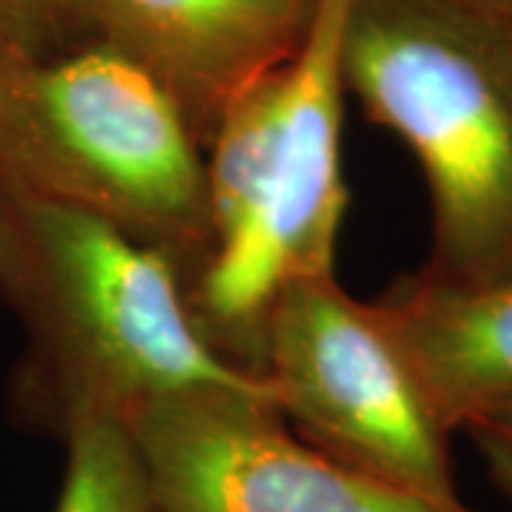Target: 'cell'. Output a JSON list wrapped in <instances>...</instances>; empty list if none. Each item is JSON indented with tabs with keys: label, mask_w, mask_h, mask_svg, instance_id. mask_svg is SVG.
Masks as SVG:
<instances>
[{
	"label": "cell",
	"mask_w": 512,
	"mask_h": 512,
	"mask_svg": "<svg viewBox=\"0 0 512 512\" xmlns=\"http://www.w3.org/2000/svg\"><path fill=\"white\" fill-rule=\"evenodd\" d=\"M0 302L26 336L12 407L60 439L77 421H128L188 390L265 384L205 345L171 259L3 174Z\"/></svg>",
	"instance_id": "1"
},
{
	"label": "cell",
	"mask_w": 512,
	"mask_h": 512,
	"mask_svg": "<svg viewBox=\"0 0 512 512\" xmlns=\"http://www.w3.org/2000/svg\"><path fill=\"white\" fill-rule=\"evenodd\" d=\"M353 3L316 0L291 60L234 97L202 146L211 254L188 285V308L205 345L254 376L276 296L333 274L348 211L342 120Z\"/></svg>",
	"instance_id": "2"
},
{
	"label": "cell",
	"mask_w": 512,
	"mask_h": 512,
	"mask_svg": "<svg viewBox=\"0 0 512 512\" xmlns=\"http://www.w3.org/2000/svg\"><path fill=\"white\" fill-rule=\"evenodd\" d=\"M345 80L393 131L430 191L424 271L450 282L512 274V35L467 0H356Z\"/></svg>",
	"instance_id": "3"
},
{
	"label": "cell",
	"mask_w": 512,
	"mask_h": 512,
	"mask_svg": "<svg viewBox=\"0 0 512 512\" xmlns=\"http://www.w3.org/2000/svg\"><path fill=\"white\" fill-rule=\"evenodd\" d=\"M0 174L117 225L185 285L208 262L202 146L163 86L103 40L46 57L0 43Z\"/></svg>",
	"instance_id": "4"
},
{
	"label": "cell",
	"mask_w": 512,
	"mask_h": 512,
	"mask_svg": "<svg viewBox=\"0 0 512 512\" xmlns=\"http://www.w3.org/2000/svg\"><path fill=\"white\" fill-rule=\"evenodd\" d=\"M259 376L279 416L325 456L441 512H473L453 484V433L376 305L353 299L336 274L293 282L276 296Z\"/></svg>",
	"instance_id": "5"
},
{
	"label": "cell",
	"mask_w": 512,
	"mask_h": 512,
	"mask_svg": "<svg viewBox=\"0 0 512 512\" xmlns=\"http://www.w3.org/2000/svg\"><path fill=\"white\" fill-rule=\"evenodd\" d=\"M126 424L154 512H441L316 450L268 384L177 393Z\"/></svg>",
	"instance_id": "6"
},
{
	"label": "cell",
	"mask_w": 512,
	"mask_h": 512,
	"mask_svg": "<svg viewBox=\"0 0 512 512\" xmlns=\"http://www.w3.org/2000/svg\"><path fill=\"white\" fill-rule=\"evenodd\" d=\"M316 0H86L89 37L148 72L205 146L222 111L288 63Z\"/></svg>",
	"instance_id": "7"
},
{
	"label": "cell",
	"mask_w": 512,
	"mask_h": 512,
	"mask_svg": "<svg viewBox=\"0 0 512 512\" xmlns=\"http://www.w3.org/2000/svg\"><path fill=\"white\" fill-rule=\"evenodd\" d=\"M373 305L450 433L512 402V274L450 282L421 268Z\"/></svg>",
	"instance_id": "8"
},
{
	"label": "cell",
	"mask_w": 512,
	"mask_h": 512,
	"mask_svg": "<svg viewBox=\"0 0 512 512\" xmlns=\"http://www.w3.org/2000/svg\"><path fill=\"white\" fill-rule=\"evenodd\" d=\"M66 476L55 512H154L126 421L97 416L66 430Z\"/></svg>",
	"instance_id": "9"
},
{
	"label": "cell",
	"mask_w": 512,
	"mask_h": 512,
	"mask_svg": "<svg viewBox=\"0 0 512 512\" xmlns=\"http://www.w3.org/2000/svg\"><path fill=\"white\" fill-rule=\"evenodd\" d=\"M89 37L86 0H0V43L23 55H57Z\"/></svg>",
	"instance_id": "10"
},
{
	"label": "cell",
	"mask_w": 512,
	"mask_h": 512,
	"mask_svg": "<svg viewBox=\"0 0 512 512\" xmlns=\"http://www.w3.org/2000/svg\"><path fill=\"white\" fill-rule=\"evenodd\" d=\"M461 430L473 439L495 484L512 495V402L470 419Z\"/></svg>",
	"instance_id": "11"
},
{
	"label": "cell",
	"mask_w": 512,
	"mask_h": 512,
	"mask_svg": "<svg viewBox=\"0 0 512 512\" xmlns=\"http://www.w3.org/2000/svg\"><path fill=\"white\" fill-rule=\"evenodd\" d=\"M473 9H478L487 20H493L495 26H501L504 32L512 35V0H467Z\"/></svg>",
	"instance_id": "12"
}]
</instances>
